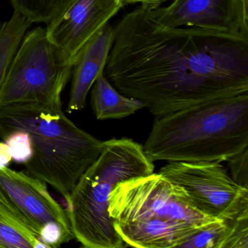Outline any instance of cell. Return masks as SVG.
<instances>
[{
	"label": "cell",
	"instance_id": "cell-1",
	"mask_svg": "<svg viewBox=\"0 0 248 248\" xmlns=\"http://www.w3.org/2000/svg\"><path fill=\"white\" fill-rule=\"evenodd\" d=\"M104 75L155 117L248 93V34L168 28L141 5L114 27Z\"/></svg>",
	"mask_w": 248,
	"mask_h": 248
},
{
	"label": "cell",
	"instance_id": "cell-2",
	"mask_svg": "<svg viewBox=\"0 0 248 248\" xmlns=\"http://www.w3.org/2000/svg\"><path fill=\"white\" fill-rule=\"evenodd\" d=\"M143 148L152 162L227 160L248 148V93L155 117Z\"/></svg>",
	"mask_w": 248,
	"mask_h": 248
},
{
	"label": "cell",
	"instance_id": "cell-3",
	"mask_svg": "<svg viewBox=\"0 0 248 248\" xmlns=\"http://www.w3.org/2000/svg\"><path fill=\"white\" fill-rule=\"evenodd\" d=\"M108 213L124 243L139 248H179L217 220L200 213L181 186L159 172L117 184Z\"/></svg>",
	"mask_w": 248,
	"mask_h": 248
},
{
	"label": "cell",
	"instance_id": "cell-4",
	"mask_svg": "<svg viewBox=\"0 0 248 248\" xmlns=\"http://www.w3.org/2000/svg\"><path fill=\"white\" fill-rule=\"evenodd\" d=\"M30 135L32 155L27 173L49 184L66 200L96 160L103 141L78 127L62 104H24L0 108V138L16 131Z\"/></svg>",
	"mask_w": 248,
	"mask_h": 248
},
{
	"label": "cell",
	"instance_id": "cell-5",
	"mask_svg": "<svg viewBox=\"0 0 248 248\" xmlns=\"http://www.w3.org/2000/svg\"><path fill=\"white\" fill-rule=\"evenodd\" d=\"M143 146L123 138L103 141L96 160L81 175L66 201L75 239L87 248H120L124 242L108 213L109 197L122 181L153 173Z\"/></svg>",
	"mask_w": 248,
	"mask_h": 248
},
{
	"label": "cell",
	"instance_id": "cell-6",
	"mask_svg": "<svg viewBox=\"0 0 248 248\" xmlns=\"http://www.w3.org/2000/svg\"><path fill=\"white\" fill-rule=\"evenodd\" d=\"M73 62L52 43L46 28L27 31L0 90V108L24 104H62Z\"/></svg>",
	"mask_w": 248,
	"mask_h": 248
},
{
	"label": "cell",
	"instance_id": "cell-7",
	"mask_svg": "<svg viewBox=\"0 0 248 248\" xmlns=\"http://www.w3.org/2000/svg\"><path fill=\"white\" fill-rule=\"evenodd\" d=\"M159 173L185 191L191 204L212 218L231 221L248 207V188L234 182L220 162H168Z\"/></svg>",
	"mask_w": 248,
	"mask_h": 248
},
{
	"label": "cell",
	"instance_id": "cell-8",
	"mask_svg": "<svg viewBox=\"0 0 248 248\" xmlns=\"http://www.w3.org/2000/svg\"><path fill=\"white\" fill-rule=\"evenodd\" d=\"M0 203L40 239L42 232L52 225L73 233L66 209L52 197L47 184L27 172L0 168Z\"/></svg>",
	"mask_w": 248,
	"mask_h": 248
},
{
	"label": "cell",
	"instance_id": "cell-9",
	"mask_svg": "<svg viewBox=\"0 0 248 248\" xmlns=\"http://www.w3.org/2000/svg\"><path fill=\"white\" fill-rule=\"evenodd\" d=\"M248 2L245 0H173L168 7L146 6L149 16L168 28L195 27L248 34Z\"/></svg>",
	"mask_w": 248,
	"mask_h": 248
},
{
	"label": "cell",
	"instance_id": "cell-10",
	"mask_svg": "<svg viewBox=\"0 0 248 248\" xmlns=\"http://www.w3.org/2000/svg\"><path fill=\"white\" fill-rule=\"evenodd\" d=\"M122 8L117 0H75L47 24V37L74 63L82 46Z\"/></svg>",
	"mask_w": 248,
	"mask_h": 248
},
{
	"label": "cell",
	"instance_id": "cell-11",
	"mask_svg": "<svg viewBox=\"0 0 248 248\" xmlns=\"http://www.w3.org/2000/svg\"><path fill=\"white\" fill-rule=\"evenodd\" d=\"M113 40L114 27L107 23L78 52L72 69L68 113L85 108L90 90L98 77L104 73Z\"/></svg>",
	"mask_w": 248,
	"mask_h": 248
},
{
	"label": "cell",
	"instance_id": "cell-12",
	"mask_svg": "<svg viewBox=\"0 0 248 248\" xmlns=\"http://www.w3.org/2000/svg\"><path fill=\"white\" fill-rule=\"evenodd\" d=\"M91 104L98 120L122 119L146 108L141 101L123 95L101 73L93 84Z\"/></svg>",
	"mask_w": 248,
	"mask_h": 248
},
{
	"label": "cell",
	"instance_id": "cell-13",
	"mask_svg": "<svg viewBox=\"0 0 248 248\" xmlns=\"http://www.w3.org/2000/svg\"><path fill=\"white\" fill-rule=\"evenodd\" d=\"M47 248L38 235L0 203V248Z\"/></svg>",
	"mask_w": 248,
	"mask_h": 248
},
{
	"label": "cell",
	"instance_id": "cell-14",
	"mask_svg": "<svg viewBox=\"0 0 248 248\" xmlns=\"http://www.w3.org/2000/svg\"><path fill=\"white\" fill-rule=\"evenodd\" d=\"M31 24L28 18L15 11L9 21L0 24V90L13 57Z\"/></svg>",
	"mask_w": 248,
	"mask_h": 248
},
{
	"label": "cell",
	"instance_id": "cell-15",
	"mask_svg": "<svg viewBox=\"0 0 248 248\" xmlns=\"http://www.w3.org/2000/svg\"><path fill=\"white\" fill-rule=\"evenodd\" d=\"M14 11L31 23H49L62 15L75 0H10Z\"/></svg>",
	"mask_w": 248,
	"mask_h": 248
},
{
	"label": "cell",
	"instance_id": "cell-16",
	"mask_svg": "<svg viewBox=\"0 0 248 248\" xmlns=\"http://www.w3.org/2000/svg\"><path fill=\"white\" fill-rule=\"evenodd\" d=\"M229 221L216 220L202 226L179 248H220L227 233Z\"/></svg>",
	"mask_w": 248,
	"mask_h": 248
},
{
	"label": "cell",
	"instance_id": "cell-17",
	"mask_svg": "<svg viewBox=\"0 0 248 248\" xmlns=\"http://www.w3.org/2000/svg\"><path fill=\"white\" fill-rule=\"evenodd\" d=\"M220 248H248V207L229 221Z\"/></svg>",
	"mask_w": 248,
	"mask_h": 248
},
{
	"label": "cell",
	"instance_id": "cell-18",
	"mask_svg": "<svg viewBox=\"0 0 248 248\" xmlns=\"http://www.w3.org/2000/svg\"><path fill=\"white\" fill-rule=\"evenodd\" d=\"M5 142L11 152L12 160L18 163L25 164L32 155V144L30 135L25 131H16L5 136Z\"/></svg>",
	"mask_w": 248,
	"mask_h": 248
},
{
	"label": "cell",
	"instance_id": "cell-19",
	"mask_svg": "<svg viewBox=\"0 0 248 248\" xmlns=\"http://www.w3.org/2000/svg\"><path fill=\"white\" fill-rule=\"evenodd\" d=\"M231 169L232 178L236 184L248 188V148L226 160Z\"/></svg>",
	"mask_w": 248,
	"mask_h": 248
},
{
	"label": "cell",
	"instance_id": "cell-20",
	"mask_svg": "<svg viewBox=\"0 0 248 248\" xmlns=\"http://www.w3.org/2000/svg\"><path fill=\"white\" fill-rule=\"evenodd\" d=\"M12 161L9 147L5 142H0V168L8 167Z\"/></svg>",
	"mask_w": 248,
	"mask_h": 248
},
{
	"label": "cell",
	"instance_id": "cell-21",
	"mask_svg": "<svg viewBox=\"0 0 248 248\" xmlns=\"http://www.w3.org/2000/svg\"><path fill=\"white\" fill-rule=\"evenodd\" d=\"M166 1H168V0H123V6L128 5V4L136 3H140L141 5H152V6H155V5L159 6L161 4L166 2Z\"/></svg>",
	"mask_w": 248,
	"mask_h": 248
},
{
	"label": "cell",
	"instance_id": "cell-22",
	"mask_svg": "<svg viewBox=\"0 0 248 248\" xmlns=\"http://www.w3.org/2000/svg\"><path fill=\"white\" fill-rule=\"evenodd\" d=\"M117 1H118V2H120V4H121L122 6H123V0H117Z\"/></svg>",
	"mask_w": 248,
	"mask_h": 248
},
{
	"label": "cell",
	"instance_id": "cell-23",
	"mask_svg": "<svg viewBox=\"0 0 248 248\" xmlns=\"http://www.w3.org/2000/svg\"><path fill=\"white\" fill-rule=\"evenodd\" d=\"M245 2H248V0H245Z\"/></svg>",
	"mask_w": 248,
	"mask_h": 248
}]
</instances>
